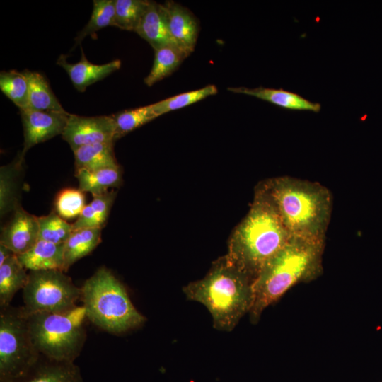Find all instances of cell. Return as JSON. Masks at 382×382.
I'll return each mask as SVG.
<instances>
[{
  "mask_svg": "<svg viewBox=\"0 0 382 382\" xmlns=\"http://www.w3.org/2000/svg\"><path fill=\"white\" fill-rule=\"evenodd\" d=\"M117 192L112 190L93 196V199L85 206L76 220L71 224L73 231L81 228L102 229L108 220Z\"/></svg>",
  "mask_w": 382,
  "mask_h": 382,
  "instance_id": "d6986e66",
  "label": "cell"
},
{
  "mask_svg": "<svg viewBox=\"0 0 382 382\" xmlns=\"http://www.w3.org/2000/svg\"><path fill=\"white\" fill-rule=\"evenodd\" d=\"M64 243L56 244L38 240L29 250L16 255L22 265L30 271H64Z\"/></svg>",
  "mask_w": 382,
  "mask_h": 382,
  "instance_id": "2e32d148",
  "label": "cell"
},
{
  "mask_svg": "<svg viewBox=\"0 0 382 382\" xmlns=\"http://www.w3.org/2000/svg\"><path fill=\"white\" fill-rule=\"evenodd\" d=\"M40 356L21 308L1 310L0 382H16L24 378L38 364Z\"/></svg>",
  "mask_w": 382,
  "mask_h": 382,
  "instance_id": "52a82bcc",
  "label": "cell"
},
{
  "mask_svg": "<svg viewBox=\"0 0 382 382\" xmlns=\"http://www.w3.org/2000/svg\"><path fill=\"white\" fill-rule=\"evenodd\" d=\"M9 221L3 227L0 244L16 255L29 250L39 240L37 216L30 214L18 204Z\"/></svg>",
  "mask_w": 382,
  "mask_h": 382,
  "instance_id": "8fae6325",
  "label": "cell"
},
{
  "mask_svg": "<svg viewBox=\"0 0 382 382\" xmlns=\"http://www.w3.org/2000/svg\"><path fill=\"white\" fill-rule=\"evenodd\" d=\"M163 5L173 41L190 55L195 50L198 37V21L190 10L178 3L168 1Z\"/></svg>",
  "mask_w": 382,
  "mask_h": 382,
  "instance_id": "7c38bea8",
  "label": "cell"
},
{
  "mask_svg": "<svg viewBox=\"0 0 382 382\" xmlns=\"http://www.w3.org/2000/svg\"><path fill=\"white\" fill-rule=\"evenodd\" d=\"M115 1L94 0L91 17L86 26L75 38V45L88 35H95L99 30L107 26H115Z\"/></svg>",
  "mask_w": 382,
  "mask_h": 382,
  "instance_id": "f546056e",
  "label": "cell"
},
{
  "mask_svg": "<svg viewBox=\"0 0 382 382\" xmlns=\"http://www.w3.org/2000/svg\"><path fill=\"white\" fill-rule=\"evenodd\" d=\"M24 157L18 155L13 161L0 168V213L4 216L20 204L18 197V177Z\"/></svg>",
  "mask_w": 382,
  "mask_h": 382,
  "instance_id": "cb8c5ba5",
  "label": "cell"
},
{
  "mask_svg": "<svg viewBox=\"0 0 382 382\" xmlns=\"http://www.w3.org/2000/svg\"><path fill=\"white\" fill-rule=\"evenodd\" d=\"M85 202V195L79 189H64L56 197V212L65 220L77 219L86 206Z\"/></svg>",
  "mask_w": 382,
  "mask_h": 382,
  "instance_id": "1f68e13d",
  "label": "cell"
},
{
  "mask_svg": "<svg viewBox=\"0 0 382 382\" xmlns=\"http://www.w3.org/2000/svg\"><path fill=\"white\" fill-rule=\"evenodd\" d=\"M62 136L72 151L85 145L115 142L112 115L86 117L70 114Z\"/></svg>",
  "mask_w": 382,
  "mask_h": 382,
  "instance_id": "9c48e42d",
  "label": "cell"
},
{
  "mask_svg": "<svg viewBox=\"0 0 382 382\" xmlns=\"http://www.w3.org/2000/svg\"><path fill=\"white\" fill-rule=\"evenodd\" d=\"M25 316L30 338L40 355L51 361L74 363L86 340L83 306L62 313Z\"/></svg>",
  "mask_w": 382,
  "mask_h": 382,
  "instance_id": "8992f818",
  "label": "cell"
},
{
  "mask_svg": "<svg viewBox=\"0 0 382 382\" xmlns=\"http://www.w3.org/2000/svg\"><path fill=\"white\" fill-rule=\"evenodd\" d=\"M291 237L260 183L255 190L248 213L229 238L226 255L254 282L265 265Z\"/></svg>",
  "mask_w": 382,
  "mask_h": 382,
  "instance_id": "6da1fadb",
  "label": "cell"
},
{
  "mask_svg": "<svg viewBox=\"0 0 382 382\" xmlns=\"http://www.w3.org/2000/svg\"><path fill=\"white\" fill-rule=\"evenodd\" d=\"M324 247L325 241L291 236L265 265L253 284V301L249 312L253 323L292 286L322 274Z\"/></svg>",
  "mask_w": 382,
  "mask_h": 382,
  "instance_id": "7a4b0ae2",
  "label": "cell"
},
{
  "mask_svg": "<svg viewBox=\"0 0 382 382\" xmlns=\"http://www.w3.org/2000/svg\"><path fill=\"white\" fill-rule=\"evenodd\" d=\"M39 240L56 244L64 243L73 232L72 224H69L57 212L37 216Z\"/></svg>",
  "mask_w": 382,
  "mask_h": 382,
  "instance_id": "4dcf8cb0",
  "label": "cell"
},
{
  "mask_svg": "<svg viewBox=\"0 0 382 382\" xmlns=\"http://www.w3.org/2000/svg\"><path fill=\"white\" fill-rule=\"evenodd\" d=\"M75 176L79 182V189L88 192L93 196L103 194L110 188L117 187L122 183L120 166L93 170L78 168Z\"/></svg>",
  "mask_w": 382,
  "mask_h": 382,
  "instance_id": "ac0fdd59",
  "label": "cell"
},
{
  "mask_svg": "<svg viewBox=\"0 0 382 382\" xmlns=\"http://www.w3.org/2000/svg\"><path fill=\"white\" fill-rule=\"evenodd\" d=\"M253 284V280L225 255L213 262L202 279L190 282L183 291L188 300L207 308L215 329L231 332L251 309Z\"/></svg>",
  "mask_w": 382,
  "mask_h": 382,
  "instance_id": "277c9868",
  "label": "cell"
},
{
  "mask_svg": "<svg viewBox=\"0 0 382 382\" xmlns=\"http://www.w3.org/2000/svg\"><path fill=\"white\" fill-rule=\"evenodd\" d=\"M115 141L137 128L158 117L149 105L131 110H125L112 115Z\"/></svg>",
  "mask_w": 382,
  "mask_h": 382,
  "instance_id": "f1b7e54d",
  "label": "cell"
},
{
  "mask_svg": "<svg viewBox=\"0 0 382 382\" xmlns=\"http://www.w3.org/2000/svg\"><path fill=\"white\" fill-rule=\"evenodd\" d=\"M228 91L254 96L291 110L318 112L321 110V105L319 103H313L296 93L286 91L283 88L275 89L261 86L254 88L229 87Z\"/></svg>",
  "mask_w": 382,
  "mask_h": 382,
  "instance_id": "9a60e30c",
  "label": "cell"
},
{
  "mask_svg": "<svg viewBox=\"0 0 382 382\" xmlns=\"http://www.w3.org/2000/svg\"><path fill=\"white\" fill-rule=\"evenodd\" d=\"M135 32L148 42L154 50L168 45H175L169 33L163 4L150 1Z\"/></svg>",
  "mask_w": 382,
  "mask_h": 382,
  "instance_id": "5bb4252c",
  "label": "cell"
},
{
  "mask_svg": "<svg viewBox=\"0 0 382 382\" xmlns=\"http://www.w3.org/2000/svg\"><path fill=\"white\" fill-rule=\"evenodd\" d=\"M152 68L144 79L148 86L170 76L189 55L175 45H168L154 50Z\"/></svg>",
  "mask_w": 382,
  "mask_h": 382,
  "instance_id": "d4e9b609",
  "label": "cell"
},
{
  "mask_svg": "<svg viewBox=\"0 0 382 382\" xmlns=\"http://www.w3.org/2000/svg\"><path fill=\"white\" fill-rule=\"evenodd\" d=\"M16 382H83L80 369L74 363L48 360L37 364L24 378Z\"/></svg>",
  "mask_w": 382,
  "mask_h": 382,
  "instance_id": "ffe728a7",
  "label": "cell"
},
{
  "mask_svg": "<svg viewBox=\"0 0 382 382\" xmlns=\"http://www.w3.org/2000/svg\"><path fill=\"white\" fill-rule=\"evenodd\" d=\"M261 184L291 236L325 241L332 209V196L326 187L289 176Z\"/></svg>",
  "mask_w": 382,
  "mask_h": 382,
  "instance_id": "3957f363",
  "label": "cell"
},
{
  "mask_svg": "<svg viewBox=\"0 0 382 382\" xmlns=\"http://www.w3.org/2000/svg\"><path fill=\"white\" fill-rule=\"evenodd\" d=\"M0 89L20 110L27 108L29 86L23 71H1Z\"/></svg>",
  "mask_w": 382,
  "mask_h": 382,
  "instance_id": "83f0119b",
  "label": "cell"
},
{
  "mask_svg": "<svg viewBox=\"0 0 382 382\" xmlns=\"http://www.w3.org/2000/svg\"><path fill=\"white\" fill-rule=\"evenodd\" d=\"M115 27L135 32L150 1L114 0Z\"/></svg>",
  "mask_w": 382,
  "mask_h": 382,
  "instance_id": "4316f807",
  "label": "cell"
},
{
  "mask_svg": "<svg viewBox=\"0 0 382 382\" xmlns=\"http://www.w3.org/2000/svg\"><path fill=\"white\" fill-rule=\"evenodd\" d=\"M57 64L66 71L74 86L81 92L84 91L88 86L118 70L121 66V62L119 59L104 64H92L87 60L83 50L79 62L69 63L66 57L61 55Z\"/></svg>",
  "mask_w": 382,
  "mask_h": 382,
  "instance_id": "4fadbf2b",
  "label": "cell"
},
{
  "mask_svg": "<svg viewBox=\"0 0 382 382\" xmlns=\"http://www.w3.org/2000/svg\"><path fill=\"white\" fill-rule=\"evenodd\" d=\"M81 298V288L60 270L30 271L23 289L25 315L62 313L76 308Z\"/></svg>",
  "mask_w": 382,
  "mask_h": 382,
  "instance_id": "ba28073f",
  "label": "cell"
},
{
  "mask_svg": "<svg viewBox=\"0 0 382 382\" xmlns=\"http://www.w3.org/2000/svg\"><path fill=\"white\" fill-rule=\"evenodd\" d=\"M28 81V104L27 108L48 112H66L52 92L49 83L42 74L24 70Z\"/></svg>",
  "mask_w": 382,
  "mask_h": 382,
  "instance_id": "603a6c76",
  "label": "cell"
},
{
  "mask_svg": "<svg viewBox=\"0 0 382 382\" xmlns=\"http://www.w3.org/2000/svg\"><path fill=\"white\" fill-rule=\"evenodd\" d=\"M217 92V87L211 84L197 90L179 93L149 105L154 113L157 117H159L170 111L190 105L209 96L215 95Z\"/></svg>",
  "mask_w": 382,
  "mask_h": 382,
  "instance_id": "484cf974",
  "label": "cell"
},
{
  "mask_svg": "<svg viewBox=\"0 0 382 382\" xmlns=\"http://www.w3.org/2000/svg\"><path fill=\"white\" fill-rule=\"evenodd\" d=\"M100 228L73 231L64 246V272L79 260L89 255L101 242Z\"/></svg>",
  "mask_w": 382,
  "mask_h": 382,
  "instance_id": "44dd1931",
  "label": "cell"
},
{
  "mask_svg": "<svg viewBox=\"0 0 382 382\" xmlns=\"http://www.w3.org/2000/svg\"><path fill=\"white\" fill-rule=\"evenodd\" d=\"M14 254L15 253L8 248L0 244V265H1Z\"/></svg>",
  "mask_w": 382,
  "mask_h": 382,
  "instance_id": "d6a6232c",
  "label": "cell"
},
{
  "mask_svg": "<svg viewBox=\"0 0 382 382\" xmlns=\"http://www.w3.org/2000/svg\"><path fill=\"white\" fill-rule=\"evenodd\" d=\"M115 142L85 145L74 150L76 169L90 170L120 167L114 153Z\"/></svg>",
  "mask_w": 382,
  "mask_h": 382,
  "instance_id": "e0dca14e",
  "label": "cell"
},
{
  "mask_svg": "<svg viewBox=\"0 0 382 382\" xmlns=\"http://www.w3.org/2000/svg\"><path fill=\"white\" fill-rule=\"evenodd\" d=\"M14 254L0 265V308L9 307L16 292L23 289L28 273Z\"/></svg>",
  "mask_w": 382,
  "mask_h": 382,
  "instance_id": "7402d4cb",
  "label": "cell"
},
{
  "mask_svg": "<svg viewBox=\"0 0 382 382\" xmlns=\"http://www.w3.org/2000/svg\"><path fill=\"white\" fill-rule=\"evenodd\" d=\"M87 319L100 329L120 335L139 328L146 318L132 303L122 283L107 267H100L81 287Z\"/></svg>",
  "mask_w": 382,
  "mask_h": 382,
  "instance_id": "5b68a950",
  "label": "cell"
},
{
  "mask_svg": "<svg viewBox=\"0 0 382 382\" xmlns=\"http://www.w3.org/2000/svg\"><path fill=\"white\" fill-rule=\"evenodd\" d=\"M23 127L24 143L21 155L33 146L62 134L67 123L69 113L66 112H48L28 108L20 110Z\"/></svg>",
  "mask_w": 382,
  "mask_h": 382,
  "instance_id": "30bf717a",
  "label": "cell"
}]
</instances>
